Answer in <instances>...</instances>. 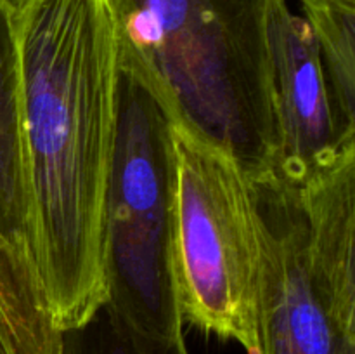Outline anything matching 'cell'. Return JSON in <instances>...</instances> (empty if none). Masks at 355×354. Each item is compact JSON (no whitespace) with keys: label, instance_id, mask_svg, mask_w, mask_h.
I'll list each match as a JSON object with an SVG mask.
<instances>
[{"label":"cell","instance_id":"1","mask_svg":"<svg viewBox=\"0 0 355 354\" xmlns=\"http://www.w3.org/2000/svg\"><path fill=\"white\" fill-rule=\"evenodd\" d=\"M30 252L59 332L107 302L106 198L120 99L111 0H30L12 17Z\"/></svg>","mask_w":355,"mask_h":354},{"label":"cell","instance_id":"2","mask_svg":"<svg viewBox=\"0 0 355 354\" xmlns=\"http://www.w3.org/2000/svg\"><path fill=\"white\" fill-rule=\"evenodd\" d=\"M120 66L170 120L231 153L250 180L279 148L267 44L269 0H111Z\"/></svg>","mask_w":355,"mask_h":354},{"label":"cell","instance_id":"3","mask_svg":"<svg viewBox=\"0 0 355 354\" xmlns=\"http://www.w3.org/2000/svg\"><path fill=\"white\" fill-rule=\"evenodd\" d=\"M250 183L260 354H355V151L300 184L274 170Z\"/></svg>","mask_w":355,"mask_h":354},{"label":"cell","instance_id":"4","mask_svg":"<svg viewBox=\"0 0 355 354\" xmlns=\"http://www.w3.org/2000/svg\"><path fill=\"white\" fill-rule=\"evenodd\" d=\"M172 276L182 323L260 354L262 235L252 183L238 160L170 120Z\"/></svg>","mask_w":355,"mask_h":354},{"label":"cell","instance_id":"5","mask_svg":"<svg viewBox=\"0 0 355 354\" xmlns=\"http://www.w3.org/2000/svg\"><path fill=\"white\" fill-rule=\"evenodd\" d=\"M172 229L170 117L155 92L121 68L106 198V304L135 330L159 339H182Z\"/></svg>","mask_w":355,"mask_h":354},{"label":"cell","instance_id":"6","mask_svg":"<svg viewBox=\"0 0 355 354\" xmlns=\"http://www.w3.org/2000/svg\"><path fill=\"white\" fill-rule=\"evenodd\" d=\"M267 44L279 137L272 170L300 184L354 153L355 132L340 118L311 26L288 0H269Z\"/></svg>","mask_w":355,"mask_h":354},{"label":"cell","instance_id":"7","mask_svg":"<svg viewBox=\"0 0 355 354\" xmlns=\"http://www.w3.org/2000/svg\"><path fill=\"white\" fill-rule=\"evenodd\" d=\"M0 231L30 250V200L12 16L0 2ZM31 255V252H30Z\"/></svg>","mask_w":355,"mask_h":354},{"label":"cell","instance_id":"8","mask_svg":"<svg viewBox=\"0 0 355 354\" xmlns=\"http://www.w3.org/2000/svg\"><path fill=\"white\" fill-rule=\"evenodd\" d=\"M44 285L30 250L0 231V354H59Z\"/></svg>","mask_w":355,"mask_h":354},{"label":"cell","instance_id":"9","mask_svg":"<svg viewBox=\"0 0 355 354\" xmlns=\"http://www.w3.org/2000/svg\"><path fill=\"white\" fill-rule=\"evenodd\" d=\"M343 125L355 132V0H298Z\"/></svg>","mask_w":355,"mask_h":354},{"label":"cell","instance_id":"10","mask_svg":"<svg viewBox=\"0 0 355 354\" xmlns=\"http://www.w3.org/2000/svg\"><path fill=\"white\" fill-rule=\"evenodd\" d=\"M59 354H189L182 339L148 335L120 318L107 304L80 326L61 332Z\"/></svg>","mask_w":355,"mask_h":354},{"label":"cell","instance_id":"11","mask_svg":"<svg viewBox=\"0 0 355 354\" xmlns=\"http://www.w3.org/2000/svg\"><path fill=\"white\" fill-rule=\"evenodd\" d=\"M0 2L3 3V7H6V9L10 12V16L14 17L24 6H26L28 2H30V0H0Z\"/></svg>","mask_w":355,"mask_h":354}]
</instances>
